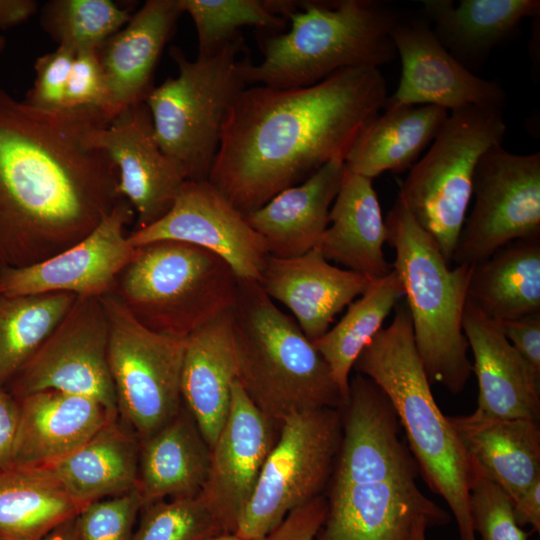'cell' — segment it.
Segmentation results:
<instances>
[{
  "mask_svg": "<svg viewBox=\"0 0 540 540\" xmlns=\"http://www.w3.org/2000/svg\"><path fill=\"white\" fill-rule=\"evenodd\" d=\"M118 419L67 456L42 466L80 509L137 487L140 440Z\"/></svg>",
  "mask_w": 540,
  "mask_h": 540,
  "instance_id": "cell-29",
  "label": "cell"
},
{
  "mask_svg": "<svg viewBox=\"0 0 540 540\" xmlns=\"http://www.w3.org/2000/svg\"><path fill=\"white\" fill-rule=\"evenodd\" d=\"M391 40L401 60V76L384 108L433 105L448 112L466 106L504 108L503 87L459 63L441 44L420 11H399Z\"/></svg>",
  "mask_w": 540,
  "mask_h": 540,
  "instance_id": "cell-17",
  "label": "cell"
},
{
  "mask_svg": "<svg viewBox=\"0 0 540 540\" xmlns=\"http://www.w3.org/2000/svg\"><path fill=\"white\" fill-rule=\"evenodd\" d=\"M134 220L133 207L121 198L93 231L69 248L33 265L0 269V293H69L85 298L112 292L137 254L126 230Z\"/></svg>",
  "mask_w": 540,
  "mask_h": 540,
  "instance_id": "cell-15",
  "label": "cell"
},
{
  "mask_svg": "<svg viewBox=\"0 0 540 540\" xmlns=\"http://www.w3.org/2000/svg\"><path fill=\"white\" fill-rule=\"evenodd\" d=\"M79 511L46 468H0V535L7 540H41Z\"/></svg>",
  "mask_w": 540,
  "mask_h": 540,
  "instance_id": "cell-33",
  "label": "cell"
},
{
  "mask_svg": "<svg viewBox=\"0 0 540 540\" xmlns=\"http://www.w3.org/2000/svg\"><path fill=\"white\" fill-rule=\"evenodd\" d=\"M471 465L469 505L475 535L479 534L480 540H528L529 534L515 520L508 495L472 462Z\"/></svg>",
  "mask_w": 540,
  "mask_h": 540,
  "instance_id": "cell-39",
  "label": "cell"
},
{
  "mask_svg": "<svg viewBox=\"0 0 540 540\" xmlns=\"http://www.w3.org/2000/svg\"><path fill=\"white\" fill-rule=\"evenodd\" d=\"M109 321L108 364L119 417L143 441L181 410L186 338L143 326L113 293L101 297Z\"/></svg>",
  "mask_w": 540,
  "mask_h": 540,
  "instance_id": "cell-12",
  "label": "cell"
},
{
  "mask_svg": "<svg viewBox=\"0 0 540 540\" xmlns=\"http://www.w3.org/2000/svg\"><path fill=\"white\" fill-rule=\"evenodd\" d=\"M182 10L179 0H148L98 49L107 89L105 110L113 119L127 107L145 102L153 75Z\"/></svg>",
  "mask_w": 540,
  "mask_h": 540,
  "instance_id": "cell-22",
  "label": "cell"
},
{
  "mask_svg": "<svg viewBox=\"0 0 540 540\" xmlns=\"http://www.w3.org/2000/svg\"><path fill=\"white\" fill-rule=\"evenodd\" d=\"M278 434L279 426L236 380L228 417L211 447L208 476L198 495L224 533L236 532Z\"/></svg>",
  "mask_w": 540,
  "mask_h": 540,
  "instance_id": "cell-19",
  "label": "cell"
},
{
  "mask_svg": "<svg viewBox=\"0 0 540 540\" xmlns=\"http://www.w3.org/2000/svg\"><path fill=\"white\" fill-rule=\"evenodd\" d=\"M358 136L345 157V167L372 179L386 171L402 173L418 161L449 116L433 105L383 108Z\"/></svg>",
  "mask_w": 540,
  "mask_h": 540,
  "instance_id": "cell-31",
  "label": "cell"
},
{
  "mask_svg": "<svg viewBox=\"0 0 540 540\" xmlns=\"http://www.w3.org/2000/svg\"><path fill=\"white\" fill-rule=\"evenodd\" d=\"M210 451L182 405L168 424L140 441L137 488L143 507L168 497L198 496L208 476Z\"/></svg>",
  "mask_w": 540,
  "mask_h": 540,
  "instance_id": "cell-30",
  "label": "cell"
},
{
  "mask_svg": "<svg viewBox=\"0 0 540 540\" xmlns=\"http://www.w3.org/2000/svg\"><path fill=\"white\" fill-rule=\"evenodd\" d=\"M6 47V38L0 34V54L5 50Z\"/></svg>",
  "mask_w": 540,
  "mask_h": 540,
  "instance_id": "cell-51",
  "label": "cell"
},
{
  "mask_svg": "<svg viewBox=\"0 0 540 540\" xmlns=\"http://www.w3.org/2000/svg\"><path fill=\"white\" fill-rule=\"evenodd\" d=\"M506 130L502 108L466 106L449 112L401 183L398 199L450 264L472 199L476 166L487 150L502 144Z\"/></svg>",
  "mask_w": 540,
  "mask_h": 540,
  "instance_id": "cell-10",
  "label": "cell"
},
{
  "mask_svg": "<svg viewBox=\"0 0 540 540\" xmlns=\"http://www.w3.org/2000/svg\"><path fill=\"white\" fill-rule=\"evenodd\" d=\"M118 170V195L135 212V228L161 219L187 181L184 170L161 149L145 102L127 107L89 138Z\"/></svg>",
  "mask_w": 540,
  "mask_h": 540,
  "instance_id": "cell-18",
  "label": "cell"
},
{
  "mask_svg": "<svg viewBox=\"0 0 540 540\" xmlns=\"http://www.w3.org/2000/svg\"><path fill=\"white\" fill-rule=\"evenodd\" d=\"M353 369L390 400L420 475L449 506L460 539L477 540L469 505L471 461L434 399L405 303L395 306L392 321L362 350Z\"/></svg>",
  "mask_w": 540,
  "mask_h": 540,
  "instance_id": "cell-4",
  "label": "cell"
},
{
  "mask_svg": "<svg viewBox=\"0 0 540 540\" xmlns=\"http://www.w3.org/2000/svg\"><path fill=\"white\" fill-rule=\"evenodd\" d=\"M207 540H244L234 533H221Z\"/></svg>",
  "mask_w": 540,
  "mask_h": 540,
  "instance_id": "cell-50",
  "label": "cell"
},
{
  "mask_svg": "<svg viewBox=\"0 0 540 540\" xmlns=\"http://www.w3.org/2000/svg\"><path fill=\"white\" fill-rule=\"evenodd\" d=\"M327 512V500L322 494L294 509L273 530L254 540H314Z\"/></svg>",
  "mask_w": 540,
  "mask_h": 540,
  "instance_id": "cell-43",
  "label": "cell"
},
{
  "mask_svg": "<svg viewBox=\"0 0 540 540\" xmlns=\"http://www.w3.org/2000/svg\"><path fill=\"white\" fill-rule=\"evenodd\" d=\"M17 399L20 419L10 464L14 466L49 465L114 421L99 402L85 396L46 390Z\"/></svg>",
  "mask_w": 540,
  "mask_h": 540,
  "instance_id": "cell-24",
  "label": "cell"
},
{
  "mask_svg": "<svg viewBox=\"0 0 540 540\" xmlns=\"http://www.w3.org/2000/svg\"><path fill=\"white\" fill-rule=\"evenodd\" d=\"M371 279L334 266L317 247L291 258L268 256L257 281L266 295L287 307L304 335L315 341L335 316L361 296Z\"/></svg>",
  "mask_w": 540,
  "mask_h": 540,
  "instance_id": "cell-21",
  "label": "cell"
},
{
  "mask_svg": "<svg viewBox=\"0 0 540 540\" xmlns=\"http://www.w3.org/2000/svg\"><path fill=\"white\" fill-rule=\"evenodd\" d=\"M517 524L523 528L531 526L533 532L540 531V479L513 503Z\"/></svg>",
  "mask_w": 540,
  "mask_h": 540,
  "instance_id": "cell-46",
  "label": "cell"
},
{
  "mask_svg": "<svg viewBox=\"0 0 540 540\" xmlns=\"http://www.w3.org/2000/svg\"><path fill=\"white\" fill-rule=\"evenodd\" d=\"M399 10L378 0L292 1L287 32L262 40L259 64L245 59L248 84L286 89L316 84L348 69L378 68L397 54L391 30Z\"/></svg>",
  "mask_w": 540,
  "mask_h": 540,
  "instance_id": "cell-5",
  "label": "cell"
},
{
  "mask_svg": "<svg viewBox=\"0 0 540 540\" xmlns=\"http://www.w3.org/2000/svg\"><path fill=\"white\" fill-rule=\"evenodd\" d=\"M232 313L238 382L268 419L280 426L293 413L343 408L324 358L257 281L238 278Z\"/></svg>",
  "mask_w": 540,
  "mask_h": 540,
  "instance_id": "cell-6",
  "label": "cell"
},
{
  "mask_svg": "<svg viewBox=\"0 0 540 540\" xmlns=\"http://www.w3.org/2000/svg\"><path fill=\"white\" fill-rule=\"evenodd\" d=\"M420 12L446 50L479 70L491 51L512 38L523 19L538 17L539 0H423Z\"/></svg>",
  "mask_w": 540,
  "mask_h": 540,
  "instance_id": "cell-27",
  "label": "cell"
},
{
  "mask_svg": "<svg viewBox=\"0 0 540 540\" xmlns=\"http://www.w3.org/2000/svg\"><path fill=\"white\" fill-rule=\"evenodd\" d=\"M37 11L33 0H0V29H8L29 20Z\"/></svg>",
  "mask_w": 540,
  "mask_h": 540,
  "instance_id": "cell-47",
  "label": "cell"
},
{
  "mask_svg": "<svg viewBox=\"0 0 540 540\" xmlns=\"http://www.w3.org/2000/svg\"><path fill=\"white\" fill-rule=\"evenodd\" d=\"M385 220L386 243L406 296L414 343L431 384L461 393L472 374L463 313L472 265L451 264L397 199Z\"/></svg>",
  "mask_w": 540,
  "mask_h": 540,
  "instance_id": "cell-7",
  "label": "cell"
},
{
  "mask_svg": "<svg viewBox=\"0 0 540 540\" xmlns=\"http://www.w3.org/2000/svg\"><path fill=\"white\" fill-rule=\"evenodd\" d=\"M182 12L192 18L198 39L197 57L219 53L241 37L240 29L254 26L281 33L286 26L283 0H179Z\"/></svg>",
  "mask_w": 540,
  "mask_h": 540,
  "instance_id": "cell-36",
  "label": "cell"
},
{
  "mask_svg": "<svg viewBox=\"0 0 540 540\" xmlns=\"http://www.w3.org/2000/svg\"><path fill=\"white\" fill-rule=\"evenodd\" d=\"M0 540H7V539L0 535Z\"/></svg>",
  "mask_w": 540,
  "mask_h": 540,
  "instance_id": "cell-52",
  "label": "cell"
},
{
  "mask_svg": "<svg viewBox=\"0 0 540 540\" xmlns=\"http://www.w3.org/2000/svg\"><path fill=\"white\" fill-rule=\"evenodd\" d=\"M430 525L425 520H418L412 527L408 540H427L426 531Z\"/></svg>",
  "mask_w": 540,
  "mask_h": 540,
  "instance_id": "cell-49",
  "label": "cell"
},
{
  "mask_svg": "<svg viewBox=\"0 0 540 540\" xmlns=\"http://www.w3.org/2000/svg\"><path fill=\"white\" fill-rule=\"evenodd\" d=\"M107 103V83L98 50L77 51L67 81L65 108H97L105 113Z\"/></svg>",
  "mask_w": 540,
  "mask_h": 540,
  "instance_id": "cell-42",
  "label": "cell"
},
{
  "mask_svg": "<svg viewBox=\"0 0 540 540\" xmlns=\"http://www.w3.org/2000/svg\"><path fill=\"white\" fill-rule=\"evenodd\" d=\"M232 309L194 331L185 341L182 403L210 449L226 422L232 387L238 380Z\"/></svg>",
  "mask_w": 540,
  "mask_h": 540,
  "instance_id": "cell-23",
  "label": "cell"
},
{
  "mask_svg": "<svg viewBox=\"0 0 540 540\" xmlns=\"http://www.w3.org/2000/svg\"><path fill=\"white\" fill-rule=\"evenodd\" d=\"M75 54L73 49L59 45L38 57L34 65L35 81L23 102L43 110L66 109V86Z\"/></svg>",
  "mask_w": 540,
  "mask_h": 540,
  "instance_id": "cell-41",
  "label": "cell"
},
{
  "mask_svg": "<svg viewBox=\"0 0 540 540\" xmlns=\"http://www.w3.org/2000/svg\"><path fill=\"white\" fill-rule=\"evenodd\" d=\"M137 248L112 292L143 326L187 338L233 308L238 277L218 255L177 241Z\"/></svg>",
  "mask_w": 540,
  "mask_h": 540,
  "instance_id": "cell-8",
  "label": "cell"
},
{
  "mask_svg": "<svg viewBox=\"0 0 540 540\" xmlns=\"http://www.w3.org/2000/svg\"><path fill=\"white\" fill-rule=\"evenodd\" d=\"M388 97L378 68L306 87L244 89L224 121L208 181L244 216L334 159L345 160Z\"/></svg>",
  "mask_w": 540,
  "mask_h": 540,
  "instance_id": "cell-2",
  "label": "cell"
},
{
  "mask_svg": "<svg viewBox=\"0 0 540 540\" xmlns=\"http://www.w3.org/2000/svg\"><path fill=\"white\" fill-rule=\"evenodd\" d=\"M447 417L470 461L512 504L540 479L539 421Z\"/></svg>",
  "mask_w": 540,
  "mask_h": 540,
  "instance_id": "cell-28",
  "label": "cell"
},
{
  "mask_svg": "<svg viewBox=\"0 0 540 540\" xmlns=\"http://www.w3.org/2000/svg\"><path fill=\"white\" fill-rule=\"evenodd\" d=\"M130 18L127 10L110 0H53L43 7L40 20L58 46L77 52L98 50Z\"/></svg>",
  "mask_w": 540,
  "mask_h": 540,
  "instance_id": "cell-37",
  "label": "cell"
},
{
  "mask_svg": "<svg viewBox=\"0 0 540 540\" xmlns=\"http://www.w3.org/2000/svg\"><path fill=\"white\" fill-rule=\"evenodd\" d=\"M462 326L478 384L477 408L472 414L539 421L540 374L512 347L498 324L468 299Z\"/></svg>",
  "mask_w": 540,
  "mask_h": 540,
  "instance_id": "cell-20",
  "label": "cell"
},
{
  "mask_svg": "<svg viewBox=\"0 0 540 540\" xmlns=\"http://www.w3.org/2000/svg\"><path fill=\"white\" fill-rule=\"evenodd\" d=\"M143 501L138 488L89 503L76 515L78 540H131Z\"/></svg>",
  "mask_w": 540,
  "mask_h": 540,
  "instance_id": "cell-40",
  "label": "cell"
},
{
  "mask_svg": "<svg viewBox=\"0 0 540 540\" xmlns=\"http://www.w3.org/2000/svg\"><path fill=\"white\" fill-rule=\"evenodd\" d=\"M110 122L97 108L32 107L0 85V269L69 248L122 198L116 166L89 143Z\"/></svg>",
  "mask_w": 540,
  "mask_h": 540,
  "instance_id": "cell-1",
  "label": "cell"
},
{
  "mask_svg": "<svg viewBox=\"0 0 540 540\" xmlns=\"http://www.w3.org/2000/svg\"><path fill=\"white\" fill-rule=\"evenodd\" d=\"M128 238L134 247L158 241L201 247L224 259L243 280L258 281L269 256L246 216L208 180H187L166 215Z\"/></svg>",
  "mask_w": 540,
  "mask_h": 540,
  "instance_id": "cell-16",
  "label": "cell"
},
{
  "mask_svg": "<svg viewBox=\"0 0 540 540\" xmlns=\"http://www.w3.org/2000/svg\"><path fill=\"white\" fill-rule=\"evenodd\" d=\"M468 300L494 321L540 312V237L521 239L472 265Z\"/></svg>",
  "mask_w": 540,
  "mask_h": 540,
  "instance_id": "cell-32",
  "label": "cell"
},
{
  "mask_svg": "<svg viewBox=\"0 0 540 540\" xmlns=\"http://www.w3.org/2000/svg\"><path fill=\"white\" fill-rule=\"evenodd\" d=\"M344 170V160H331L305 181L281 191L246 216L262 237L269 256L297 257L318 245L328 226Z\"/></svg>",
  "mask_w": 540,
  "mask_h": 540,
  "instance_id": "cell-25",
  "label": "cell"
},
{
  "mask_svg": "<svg viewBox=\"0 0 540 540\" xmlns=\"http://www.w3.org/2000/svg\"><path fill=\"white\" fill-rule=\"evenodd\" d=\"M495 322L512 347L540 374V312Z\"/></svg>",
  "mask_w": 540,
  "mask_h": 540,
  "instance_id": "cell-44",
  "label": "cell"
},
{
  "mask_svg": "<svg viewBox=\"0 0 540 540\" xmlns=\"http://www.w3.org/2000/svg\"><path fill=\"white\" fill-rule=\"evenodd\" d=\"M402 296V284L392 269L385 276L372 280L365 292L347 306L336 325L312 342L328 364L346 401L350 372L356 359L382 329Z\"/></svg>",
  "mask_w": 540,
  "mask_h": 540,
  "instance_id": "cell-34",
  "label": "cell"
},
{
  "mask_svg": "<svg viewBox=\"0 0 540 540\" xmlns=\"http://www.w3.org/2000/svg\"><path fill=\"white\" fill-rule=\"evenodd\" d=\"M141 511L131 540H207L224 533L199 496L160 500Z\"/></svg>",
  "mask_w": 540,
  "mask_h": 540,
  "instance_id": "cell-38",
  "label": "cell"
},
{
  "mask_svg": "<svg viewBox=\"0 0 540 540\" xmlns=\"http://www.w3.org/2000/svg\"><path fill=\"white\" fill-rule=\"evenodd\" d=\"M472 197L452 259L456 265H474L511 242L540 237V153L491 147L476 166Z\"/></svg>",
  "mask_w": 540,
  "mask_h": 540,
  "instance_id": "cell-13",
  "label": "cell"
},
{
  "mask_svg": "<svg viewBox=\"0 0 540 540\" xmlns=\"http://www.w3.org/2000/svg\"><path fill=\"white\" fill-rule=\"evenodd\" d=\"M243 49L241 36L213 56L190 61L172 47L178 76L154 87L145 100L162 151L187 180H208L226 116L248 84L246 58L239 59Z\"/></svg>",
  "mask_w": 540,
  "mask_h": 540,
  "instance_id": "cell-9",
  "label": "cell"
},
{
  "mask_svg": "<svg viewBox=\"0 0 540 540\" xmlns=\"http://www.w3.org/2000/svg\"><path fill=\"white\" fill-rule=\"evenodd\" d=\"M386 235L372 179L345 167L328 226L316 247L329 262L374 280L393 269L383 251Z\"/></svg>",
  "mask_w": 540,
  "mask_h": 540,
  "instance_id": "cell-26",
  "label": "cell"
},
{
  "mask_svg": "<svg viewBox=\"0 0 540 540\" xmlns=\"http://www.w3.org/2000/svg\"><path fill=\"white\" fill-rule=\"evenodd\" d=\"M69 293H0V387L20 372L74 305Z\"/></svg>",
  "mask_w": 540,
  "mask_h": 540,
  "instance_id": "cell-35",
  "label": "cell"
},
{
  "mask_svg": "<svg viewBox=\"0 0 540 540\" xmlns=\"http://www.w3.org/2000/svg\"><path fill=\"white\" fill-rule=\"evenodd\" d=\"M341 411L326 517L314 540H408L418 520L430 528L450 523L449 512L420 490L418 466L385 393L356 379Z\"/></svg>",
  "mask_w": 540,
  "mask_h": 540,
  "instance_id": "cell-3",
  "label": "cell"
},
{
  "mask_svg": "<svg viewBox=\"0 0 540 540\" xmlns=\"http://www.w3.org/2000/svg\"><path fill=\"white\" fill-rule=\"evenodd\" d=\"M41 540H78L76 516L54 528Z\"/></svg>",
  "mask_w": 540,
  "mask_h": 540,
  "instance_id": "cell-48",
  "label": "cell"
},
{
  "mask_svg": "<svg viewBox=\"0 0 540 540\" xmlns=\"http://www.w3.org/2000/svg\"><path fill=\"white\" fill-rule=\"evenodd\" d=\"M20 419L18 399L0 387V468L10 466Z\"/></svg>",
  "mask_w": 540,
  "mask_h": 540,
  "instance_id": "cell-45",
  "label": "cell"
},
{
  "mask_svg": "<svg viewBox=\"0 0 540 540\" xmlns=\"http://www.w3.org/2000/svg\"><path fill=\"white\" fill-rule=\"evenodd\" d=\"M109 321L101 297H77L38 351L9 382L15 398L46 391L85 396L119 418L108 364Z\"/></svg>",
  "mask_w": 540,
  "mask_h": 540,
  "instance_id": "cell-14",
  "label": "cell"
},
{
  "mask_svg": "<svg viewBox=\"0 0 540 540\" xmlns=\"http://www.w3.org/2000/svg\"><path fill=\"white\" fill-rule=\"evenodd\" d=\"M341 439V409L306 410L286 417L234 534L244 540L260 538L294 509L322 495Z\"/></svg>",
  "mask_w": 540,
  "mask_h": 540,
  "instance_id": "cell-11",
  "label": "cell"
}]
</instances>
